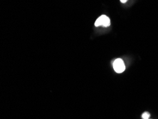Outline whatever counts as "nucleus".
<instances>
[{"instance_id":"obj_2","label":"nucleus","mask_w":158,"mask_h":119,"mask_svg":"<svg viewBox=\"0 0 158 119\" xmlns=\"http://www.w3.org/2000/svg\"><path fill=\"white\" fill-rule=\"evenodd\" d=\"M110 24V20L109 17L106 15H102L95 22V26L96 27H99V26H103L105 27H108Z\"/></svg>"},{"instance_id":"obj_4","label":"nucleus","mask_w":158,"mask_h":119,"mask_svg":"<svg viewBox=\"0 0 158 119\" xmlns=\"http://www.w3.org/2000/svg\"><path fill=\"white\" fill-rule=\"evenodd\" d=\"M127 1V0H120V2H122V3H125Z\"/></svg>"},{"instance_id":"obj_1","label":"nucleus","mask_w":158,"mask_h":119,"mask_svg":"<svg viewBox=\"0 0 158 119\" xmlns=\"http://www.w3.org/2000/svg\"><path fill=\"white\" fill-rule=\"evenodd\" d=\"M113 69H114L115 71L117 73H123L125 70V66L124 62L121 59H117L114 61L113 64Z\"/></svg>"},{"instance_id":"obj_3","label":"nucleus","mask_w":158,"mask_h":119,"mask_svg":"<svg viewBox=\"0 0 158 119\" xmlns=\"http://www.w3.org/2000/svg\"><path fill=\"white\" fill-rule=\"evenodd\" d=\"M150 117V114L148 113V112H145L143 115H142V118L143 119H149Z\"/></svg>"}]
</instances>
